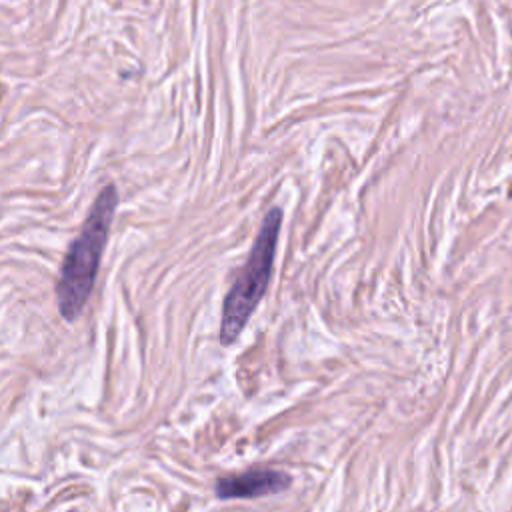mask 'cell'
<instances>
[{"label":"cell","instance_id":"7a4b0ae2","mask_svg":"<svg viewBox=\"0 0 512 512\" xmlns=\"http://www.w3.org/2000/svg\"><path fill=\"white\" fill-rule=\"evenodd\" d=\"M282 224V210L278 206L270 208L262 220V226L252 244L250 256L242 270L238 272L232 288L228 290L222 306V322H220V342L224 346L232 344L246 322L254 314L260 304L274 266V254L278 246V234Z\"/></svg>","mask_w":512,"mask_h":512},{"label":"cell","instance_id":"3957f363","mask_svg":"<svg viewBox=\"0 0 512 512\" xmlns=\"http://www.w3.org/2000/svg\"><path fill=\"white\" fill-rule=\"evenodd\" d=\"M290 484H292V478L282 470L252 468L240 474L220 478L214 486V492L220 500L258 498L268 494H280L288 490Z\"/></svg>","mask_w":512,"mask_h":512},{"label":"cell","instance_id":"6da1fadb","mask_svg":"<svg viewBox=\"0 0 512 512\" xmlns=\"http://www.w3.org/2000/svg\"><path fill=\"white\" fill-rule=\"evenodd\" d=\"M116 206V186L108 184L98 192L80 234L72 240L62 260L60 276L56 282V302L60 316L68 322L80 316L94 288Z\"/></svg>","mask_w":512,"mask_h":512}]
</instances>
